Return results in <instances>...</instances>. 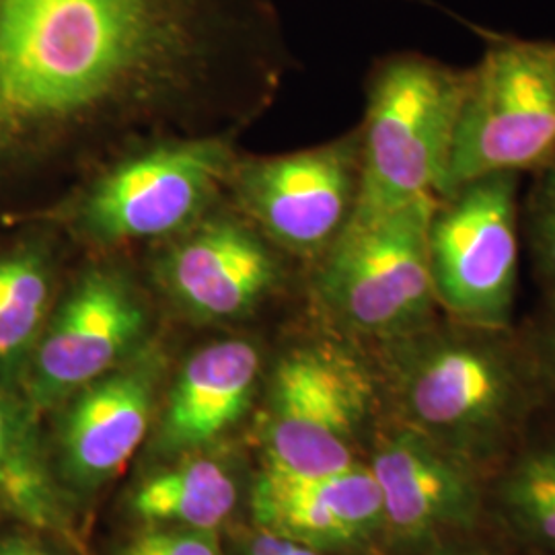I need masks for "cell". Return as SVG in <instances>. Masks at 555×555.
<instances>
[{
    "label": "cell",
    "mask_w": 555,
    "mask_h": 555,
    "mask_svg": "<svg viewBox=\"0 0 555 555\" xmlns=\"http://www.w3.org/2000/svg\"><path fill=\"white\" fill-rule=\"evenodd\" d=\"M297 66L274 0H0V220L142 144L241 139Z\"/></svg>",
    "instance_id": "1"
},
{
    "label": "cell",
    "mask_w": 555,
    "mask_h": 555,
    "mask_svg": "<svg viewBox=\"0 0 555 555\" xmlns=\"http://www.w3.org/2000/svg\"><path fill=\"white\" fill-rule=\"evenodd\" d=\"M371 352L405 426L467 463L496 453L541 401L513 327L440 315Z\"/></svg>",
    "instance_id": "2"
},
{
    "label": "cell",
    "mask_w": 555,
    "mask_h": 555,
    "mask_svg": "<svg viewBox=\"0 0 555 555\" xmlns=\"http://www.w3.org/2000/svg\"><path fill=\"white\" fill-rule=\"evenodd\" d=\"M238 139L157 140L109 160L43 210V222L82 256L140 254L227 199Z\"/></svg>",
    "instance_id": "3"
},
{
    "label": "cell",
    "mask_w": 555,
    "mask_h": 555,
    "mask_svg": "<svg viewBox=\"0 0 555 555\" xmlns=\"http://www.w3.org/2000/svg\"><path fill=\"white\" fill-rule=\"evenodd\" d=\"M467 68L416 50L373 60L364 79L360 196L350 222L438 196L449 173Z\"/></svg>",
    "instance_id": "4"
},
{
    "label": "cell",
    "mask_w": 555,
    "mask_h": 555,
    "mask_svg": "<svg viewBox=\"0 0 555 555\" xmlns=\"http://www.w3.org/2000/svg\"><path fill=\"white\" fill-rule=\"evenodd\" d=\"M380 396L371 348L318 321V330L284 346L266 373L263 467L291 476L352 467L358 437Z\"/></svg>",
    "instance_id": "5"
},
{
    "label": "cell",
    "mask_w": 555,
    "mask_h": 555,
    "mask_svg": "<svg viewBox=\"0 0 555 555\" xmlns=\"http://www.w3.org/2000/svg\"><path fill=\"white\" fill-rule=\"evenodd\" d=\"M438 196L377 219L350 222L305 270L313 318L375 348L430 325L438 309L428 263V224Z\"/></svg>",
    "instance_id": "6"
},
{
    "label": "cell",
    "mask_w": 555,
    "mask_h": 555,
    "mask_svg": "<svg viewBox=\"0 0 555 555\" xmlns=\"http://www.w3.org/2000/svg\"><path fill=\"white\" fill-rule=\"evenodd\" d=\"M134 254L82 256L60 291L20 389L40 414L137 357L155 339V295Z\"/></svg>",
    "instance_id": "7"
},
{
    "label": "cell",
    "mask_w": 555,
    "mask_h": 555,
    "mask_svg": "<svg viewBox=\"0 0 555 555\" xmlns=\"http://www.w3.org/2000/svg\"><path fill=\"white\" fill-rule=\"evenodd\" d=\"M483 40L456 124L442 194L490 173H535L555 157V41L474 25Z\"/></svg>",
    "instance_id": "8"
},
{
    "label": "cell",
    "mask_w": 555,
    "mask_h": 555,
    "mask_svg": "<svg viewBox=\"0 0 555 555\" xmlns=\"http://www.w3.org/2000/svg\"><path fill=\"white\" fill-rule=\"evenodd\" d=\"M140 254L155 298L198 325H238L291 288L305 291V268L227 199Z\"/></svg>",
    "instance_id": "9"
},
{
    "label": "cell",
    "mask_w": 555,
    "mask_h": 555,
    "mask_svg": "<svg viewBox=\"0 0 555 555\" xmlns=\"http://www.w3.org/2000/svg\"><path fill=\"white\" fill-rule=\"evenodd\" d=\"M518 185V173H490L438 196L428 224V263L444 318L481 327H513Z\"/></svg>",
    "instance_id": "10"
},
{
    "label": "cell",
    "mask_w": 555,
    "mask_h": 555,
    "mask_svg": "<svg viewBox=\"0 0 555 555\" xmlns=\"http://www.w3.org/2000/svg\"><path fill=\"white\" fill-rule=\"evenodd\" d=\"M360 130L280 155H245L227 202L305 270L346 231L360 196Z\"/></svg>",
    "instance_id": "11"
},
{
    "label": "cell",
    "mask_w": 555,
    "mask_h": 555,
    "mask_svg": "<svg viewBox=\"0 0 555 555\" xmlns=\"http://www.w3.org/2000/svg\"><path fill=\"white\" fill-rule=\"evenodd\" d=\"M167 371V352L155 337L60 405V467L70 486L93 492L126 467L153 426Z\"/></svg>",
    "instance_id": "12"
},
{
    "label": "cell",
    "mask_w": 555,
    "mask_h": 555,
    "mask_svg": "<svg viewBox=\"0 0 555 555\" xmlns=\"http://www.w3.org/2000/svg\"><path fill=\"white\" fill-rule=\"evenodd\" d=\"M268 373L261 344L224 336L181 360L160 393L157 453L167 459L210 451L258 399Z\"/></svg>",
    "instance_id": "13"
},
{
    "label": "cell",
    "mask_w": 555,
    "mask_h": 555,
    "mask_svg": "<svg viewBox=\"0 0 555 555\" xmlns=\"http://www.w3.org/2000/svg\"><path fill=\"white\" fill-rule=\"evenodd\" d=\"M254 525L321 552L358 547L385 529L377 481L369 465L323 476L263 467L249 490Z\"/></svg>",
    "instance_id": "14"
},
{
    "label": "cell",
    "mask_w": 555,
    "mask_h": 555,
    "mask_svg": "<svg viewBox=\"0 0 555 555\" xmlns=\"http://www.w3.org/2000/svg\"><path fill=\"white\" fill-rule=\"evenodd\" d=\"M369 467L383 525L403 541H424L476 520L479 492L469 463L410 426L385 438Z\"/></svg>",
    "instance_id": "15"
},
{
    "label": "cell",
    "mask_w": 555,
    "mask_h": 555,
    "mask_svg": "<svg viewBox=\"0 0 555 555\" xmlns=\"http://www.w3.org/2000/svg\"><path fill=\"white\" fill-rule=\"evenodd\" d=\"M25 224L29 233L0 249V380L13 387L59 300L62 263L75 251L54 227Z\"/></svg>",
    "instance_id": "16"
},
{
    "label": "cell",
    "mask_w": 555,
    "mask_h": 555,
    "mask_svg": "<svg viewBox=\"0 0 555 555\" xmlns=\"http://www.w3.org/2000/svg\"><path fill=\"white\" fill-rule=\"evenodd\" d=\"M238 498L235 465L204 451L144 477L130 492L128 508L144 527L217 533L235 513Z\"/></svg>",
    "instance_id": "17"
},
{
    "label": "cell",
    "mask_w": 555,
    "mask_h": 555,
    "mask_svg": "<svg viewBox=\"0 0 555 555\" xmlns=\"http://www.w3.org/2000/svg\"><path fill=\"white\" fill-rule=\"evenodd\" d=\"M38 412L0 380V508L40 529H62L59 496L36 437Z\"/></svg>",
    "instance_id": "18"
},
{
    "label": "cell",
    "mask_w": 555,
    "mask_h": 555,
    "mask_svg": "<svg viewBox=\"0 0 555 555\" xmlns=\"http://www.w3.org/2000/svg\"><path fill=\"white\" fill-rule=\"evenodd\" d=\"M498 500L520 535L555 552V447L518 456L500 481Z\"/></svg>",
    "instance_id": "19"
},
{
    "label": "cell",
    "mask_w": 555,
    "mask_h": 555,
    "mask_svg": "<svg viewBox=\"0 0 555 555\" xmlns=\"http://www.w3.org/2000/svg\"><path fill=\"white\" fill-rule=\"evenodd\" d=\"M533 276L545 295H555V157L533 173L520 210Z\"/></svg>",
    "instance_id": "20"
},
{
    "label": "cell",
    "mask_w": 555,
    "mask_h": 555,
    "mask_svg": "<svg viewBox=\"0 0 555 555\" xmlns=\"http://www.w3.org/2000/svg\"><path fill=\"white\" fill-rule=\"evenodd\" d=\"M516 334L535 378L539 399L555 403V295H545L541 309Z\"/></svg>",
    "instance_id": "21"
},
{
    "label": "cell",
    "mask_w": 555,
    "mask_h": 555,
    "mask_svg": "<svg viewBox=\"0 0 555 555\" xmlns=\"http://www.w3.org/2000/svg\"><path fill=\"white\" fill-rule=\"evenodd\" d=\"M116 555H227L220 547L217 533L142 527L128 537Z\"/></svg>",
    "instance_id": "22"
},
{
    "label": "cell",
    "mask_w": 555,
    "mask_h": 555,
    "mask_svg": "<svg viewBox=\"0 0 555 555\" xmlns=\"http://www.w3.org/2000/svg\"><path fill=\"white\" fill-rule=\"evenodd\" d=\"M237 555H332L295 539L256 527L238 537Z\"/></svg>",
    "instance_id": "23"
},
{
    "label": "cell",
    "mask_w": 555,
    "mask_h": 555,
    "mask_svg": "<svg viewBox=\"0 0 555 555\" xmlns=\"http://www.w3.org/2000/svg\"><path fill=\"white\" fill-rule=\"evenodd\" d=\"M0 555H56L50 550L41 547L34 541H25L20 537H9L4 541H0Z\"/></svg>",
    "instance_id": "24"
},
{
    "label": "cell",
    "mask_w": 555,
    "mask_h": 555,
    "mask_svg": "<svg viewBox=\"0 0 555 555\" xmlns=\"http://www.w3.org/2000/svg\"><path fill=\"white\" fill-rule=\"evenodd\" d=\"M401 2H414V4H428V7H437L435 0H401Z\"/></svg>",
    "instance_id": "25"
},
{
    "label": "cell",
    "mask_w": 555,
    "mask_h": 555,
    "mask_svg": "<svg viewBox=\"0 0 555 555\" xmlns=\"http://www.w3.org/2000/svg\"><path fill=\"white\" fill-rule=\"evenodd\" d=\"M467 555H474V554H467Z\"/></svg>",
    "instance_id": "26"
}]
</instances>
